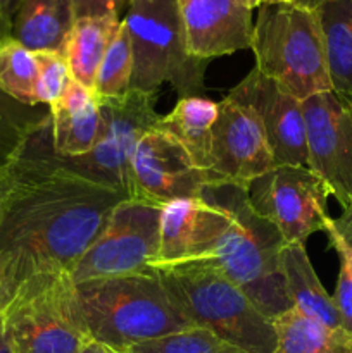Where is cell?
<instances>
[{
  "mask_svg": "<svg viewBox=\"0 0 352 353\" xmlns=\"http://www.w3.org/2000/svg\"><path fill=\"white\" fill-rule=\"evenodd\" d=\"M28 172L12 171L0 219V290L3 305L26 279L69 274L128 199L107 183L55 161L37 162Z\"/></svg>",
  "mask_w": 352,
  "mask_h": 353,
  "instance_id": "6da1fadb",
  "label": "cell"
},
{
  "mask_svg": "<svg viewBox=\"0 0 352 353\" xmlns=\"http://www.w3.org/2000/svg\"><path fill=\"white\" fill-rule=\"evenodd\" d=\"M75 299L90 340L123 353L193 327L155 271L78 283Z\"/></svg>",
  "mask_w": 352,
  "mask_h": 353,
  "instance_id": "7a4b0ae2",
  "label": "cell"
},
{
  "mask_svg": "<svg viewBox=\"0 0 352 353\" xmlns=\"http://www.w3.org/2000/svg\"><path fill=\"white\" fill-rule=\"evenodd\" d=\"M202 196L214 200L230 212V224L207 261L240 286L271 321L292 309L280 271V254L285 240L268 219L255 212L247 188L206 186Z\"/></svg>",
  "mask_w": 352,
  "mask_h": 353,
  "instance_id": "3957f363",
  "label": "cell"
},
{
  "mask_svg": "<svg viewBox=\"0 0 352 353\" xmlns=\"http://www.w3.org/2000/svg\"><path fill=\"white\" fill-rule=\"evenodd\" d=\"M169 296L193 327H204L245 353H273L275 323L207 259L154 265Z\"/></svg>",
  "mask_w": 352,
  "mask_h": 353,
  "instance_id": "277c9868",
  "label": "cell"
},
{
  "mask_svg": "<svg viewBox=\"0 0 352 353\" xmlns=\"http://www.w3.org/2000/svg\"><path fill=\"white\" fill-rule=\"evenodd\" d=\"M251 48L255 71L302 102L333 90L317 10L262 3Z\"/></svg>",
  "mask_w": 352,
  "mask_h": 353,
  "instance_id": "5b68a950",
  "label": "cell"
},
{
  "mask_svg": "<svg viewBox=\"0 0 352 353\" xmlns=\"http://www.w3.org/2000/svg\"><path fill=\"white\" fill-rule=\"evenodd\" d=\"M123 24L133 50L131 90L155 93L171 83L182 99L202 90L206 62L186 50L178 0H131Z\"/></svg>",
  "mask_w": 352,
  "mask_h": 353,
  "instance_id": "8992f818",
  "label": "cell"
},
{
  "mask_svg": "<svg viewBox=\"0 0 352 353\" xmlns=\"http://www.w3.org/2000/svg\"><path fill=\"white\" fill-rule=\"evenodd\" d=\"M0 312L12 353H79L90 341L69 274L26 279Z\"/></svg>",
  "mask_w": 352,
  "mask_h": 353,
  "instance_id": "52a82bcc",
  "label": "cell"
},
{
  "mask_svg": "<svg viewBox=\"0 0 352 353\" xmlns=\"http://www.w3.org/2000/svg\"><path fill=\"white\" fill-rule=\"evenodd\" d=\"M161 205L124 199L69 272L72 285L152 271L161 247Z\"/></svg>",
  "mask_w": 352,
  "mask_h": 353,
  "instance_id": "ba28073f",
  "label": "cell"
},
{
  "mask_svg": "<svg viewBox=\"0 0 352 353\" xmlns=\"http://www.w3.org/2000/svg\"><path fill=\"white\" fill-rule=\"evenodd\" d=\"M102 117L100 137L92 152L81 157L61 159L66 168L107 183L130 199L131 174L130 164L140 138L157 126L159 116L154 109L155 93L130 90L116 99H99ZM54 154V152H52Z\"/></svg>",
  "mask_w": 352,
  "mask_h": 353,
  "instance_id": "9c48e42d",
  "label": "cell"
},
{
  "mask_svg": "<svg viewBox=\"0 0 352 353\" xmlns=\"http://www.w3.org/2000/svg\"><path fill=\"white\" fill-rule=\"evenodd\" d=\"M255 212L280 231L285 243H306L316 231L326 230V185L306 165H276L248 186Z\"/></svg>",
  "mask_w": 352,
  "mask_h": 353,
  "instance_id": "30bf717a",
  "label": "cell"
},
{
  "mask_svg": "<svg viewBox=\"0 0 352 353\" xmlns=\"http://www.w3.org/2000/svg\"><path fill=\"white\" fill-rule=\"evenodd\" d=\"M307 168L344 210L352 209V99L324 92L302 102Z\"/></svg>",
  "mask_w": 352,
  "mask_h": 353,
  "instance_id": "8fae6325",
  "label": "cell"
},
{
  "mask_svg": "<svg viewBox=\"0 0 352 353\" xmlns=\"http://www.w3.org/2000/svg\"><path fill=\"white\" fill-rule=\"evenodd\" d=\"M219 103L213 130V168L207 186L233 185L247 188L275 168L262 124L254 110L226 95Z\"/></svg>",
  "mask_w": 352,
  "mask_h": 353,
  "instance_id": "7c38bea8",
  "label": "cell"
},
{
  "mask_svg": "<svg viewBox=\"0 0 352 353\" xmlns=\"http://www.w3.org/2000/svg\"><path fill=\"white\" fill-rule=\"evenodd\" d=\"M130 199L166 205L173 200L202 196L207 179L173 138L157 126L138 141L130 164Z\"/></svg>",
  "mask_w": 352,
  "mask_h": 353,
  "instance_id": "4fadbf2b",
  "label": "cell"
},
{
  "mask_svg": "<svg viewBox=\"0 0 352 353\" xmlns=\"http://www.w3.org/2000/svg\"><path fill=\"white\" fill-rule=\"evenodd\" d=\"M259 117L276 165H306L307 140L302 100L252 69L230 93Z\"/></svg>",
  "mask_w": 352,
  "mask_h": 353,
  "instance_id": "5bb4252c",
  "label": "cell"
},
{
  "mask_svg": "<svg viewBox=\"0 0 352 353\" xmlns=\"http://www.w3.org/2000/svg\"><path fill=\"white\" fill-rule=\"evenodd\" d=\"M228 224L230 212L207 196L179 199L166 203L161 209L159 261L154 265L207 259Z\"/></svg>",
  "mask_w": 352,
  "mask_h": 353,
  "instance_id": "9a60e30c",
  "label": "cell"
},
{
  "mask_svg": "<svg viewBox=\"0 0 352 353\" xmlns=\"http://www.w3.org/2000/svg\"><path fill=\"white\" fill-rule=\"evenodd\" d=\"M178 6L192 57L207 62L251 48L252 9L240 0H178Z\"/></svg>",
  "mask_w": 352,
  "mask_h": 353,
  "instance_id": "2e32d148",
  "label": "cell"
},
{
  "mask_svg": "<svg viewBox=\"0 0 352 353\" xmlns=\"http://www.w3.org/2000/svg\"><path fill=\"white\" fill-rule=\"evenodd\" d=\"M102 117L92 90L72 79L64 97L50 107V141L55 157L75 159L92 152L100 137Z\"/></svg>",
  "mask_w": 352,
  "mask_h": 353,
  "instance_id": "e0dca14e",
  "label": "cell"
},
{
  "mask_svg": "<svg viewBox=\"0 0 352 353\" xmlns=\"http://www.w3.org/2000/svg\"><path fill=\"white\" fill-rule=\"evenodd\" d=\"M280 271L292 309L328 330H342L333 299L321 285L304 243H285L280 254Z\"/></svg>",
  "mask_w": 352,
  "mask_h": 353,
  "instance_id": "ac0fdd59",
  "label": "cell"
},
{
  "mask_svg": "<svg viewBox=\"0 0 352 353\" xmlns=\"http://www.w3.org/2000/svg\"><path fill=\"white\" fill-rule=\"evenodd\" d=\"M219 103L204 97H183L175 109L161 116L157 128L185 150L192 164L209 176L213 168V130ZM209 185V183H207Z\"/></svg>",
  "mask_w": 352,
  "mask_h": 353,
  "instance_id": "d6986e66",
  "label": "cell"
},
{
  "mask_svg": "<svg viewBox=\"0 0 352 353\" xmlns=\"http://www.w3.org/2000/svg\"><path fill=\"white\" fill-rule=\"evenodd\" d=\"M72 24L71 0H17L9 37L31 52L64 54Z\"/></svg>",
  "mask_w": 352,
  "mask_h": 353,
  "instance_id": "ffe728a7",
  "label": "cell"
},
{
  "mask_svg": "<svg viewBox=\"0 0 352 353\" xmlns=\"http://www.w3.org/2000/svg\"><path fill=\"white\" fill-rule=\"evenodd\" d=\"M119 26L121 21L114 17L75 19L66 41L64 54L76 83L93 92L97 72Z\"/></svg>",
  "mask_w": 352,
  "mask_h": 353,
  "instance_id": "44dd1931",
  "label": "cell"
},
{
  "mask_svg": "<svg viewBox=\"0 0 352 353\" xmlns=\"http://www.w3.org/2000/svg\"><path fill=\"white\" fill-rule=\"evenodd\" d=\"M317 16L333 92L352 95V0H328Z\"/></svg>",
  "mask_w": 352,
  "mask_h": 353,
  "instance_id": "7402d4cb",
  "label": "cell"
},
{
  "mask_svg": "<svg viewBox=\"0 0 352 353\" xmlns=\"http://www.w3.org/2000/svg\"><path fill=\"white\" fill-rule=\"evenodd\" d=\"M273 353H352V340L342 330H328L290 309L276 317Z\"/></svg>",
  "mask_w": 352,
  "mask_h": 353,
  "instance_id": "603a6c76",
  "label": "cell"
},
{
  "mask_svg": "<svg viewBox=\"0 0 352 353\" xmlns=\"http://www.w3.org/2000/svg\"><path fill=\"white\" fill-rule=\"evenodd\" d=\"M38 65L35 52L12 37H0V90L19 102L35 105Z\"/></svg>",
  "mask_w": 352,
  "mask_h": 353,
  "instance_id": "cb8c5ba5",
  "label": "cell"
},
{
  "mask_svg": "<svg viewBox=\"0 0 352 353\" xmlns=\"http://www.w3.org/2000/svg\"><path fill=\"white\" fill-rule=\"evenodd\" d=\"M131 78H133V50L126 28L121 21L119 30L114 34L97 72L93 93L99 99L123 97L131 90Z\"/></svg>",
  "mask_w": 352,
  "mask_h": 353,
  "instance_id": "d4e9b609",
  "label": "cell"
},
{
  "mask_svg": "<svg viewBox=\"0 0 352 353\" xmlns=\"http://www.w3.org/2000/svg\"><path fill=\"white\" fill-rule=\"evenodd\" d=\"M126 353H245L204 327H190L164 338L135 345Z\"/></svg>",
  "mask_w": 352,
  "mask_h": 353,
  "instance_id": "484cf974",
  "label": "cell"
},
{
  "mask_svg": "<svg viewBox=\"0 0 352 353\" xmlns=\"http://www.w3.org/2000/svg\"><path fill=\"white\" fill-rule=\"evenodd\" d=\"M324 233L330 238L331 247L335 248L338 261H340L337 286H335V293L331 295V299H333L337 312L340 316L342 330L352 340V245L338 233L333 219L328 223Z\"/></svg>",
  "mask_w": 352,
  "mask_h": 353,
  "instance_id": "4316f807",
  "label": "cell"
},
{
  "mask_svg": "<svg viewBox=\"0 0 352 353\" xmlns=\"http://www.w3.org/2000/svg\"><path fill=\"white\" fill-rule=\"evenodd\" d=\"M38 65L37 100L52 107L64 97L72 81L68 59L62 52H35Z\"/></svg>",
  "mask_w": 352,
  "mask_h": 353,
  "instance_id": "83f0119b",
  "label": "cell"
},
{
  "mask_svg": "<svg viewBox=\"0 0 352 353\" xmlns=\"http://www.w3.org/2000/svg\"><path fill=\"white\" fill-rule=\"evenodd\" d=\"M75 19L79 17H114L123 21L131 0H71Z\"/></svg>",
  "mask_w": 352,
  "mask_h": 353,
  "instance_id": "f1b7e54d",
  "label": "cell"
},
{
  "mask_svg": "<svg viewBox=\"0 0 352 353\" xmlns=\"http://www.w3.org/2000/svg\"><path fill=\"white\" fill-rule=\"evenodd\" d=\"M16 3L17 0H0V31H2V37L10 34V21H12Z\"/></svg>",
  "mask_w": 352,
  "mask_h": 353,
  "instance_id": "f546056e",
  "label": "cell"
},
{
  "mask_svg": "<svg viewBox=\"0 0 352 353\" xmlns=\"http://www.w3.org/2000/svg\"><path fill=\"white\" fill-rule=\"evenodd\" d=\"M328 0H262V3H275V6H292L299 7V9L313 10L316 12L323 3H326ZM261 3V6H262Z\"/></svg>",
  "mask_w": 352,
  "mask_h": 353,
  "instance_id": "4dcf8cb0",
  "label": "cell"
},
{
  "mask_svg": "<svg viewBox=\"0 0 352 353\" xmlns=\"http://www.w3.org/2000/svg\"><path fill=\"white\" fill-rule=\"evenodd\" d=\"M349 97L352 99V95H349ZM333 223H335V228L338 230V233H340L342 236H344L345 240L352 245V209L344 210L338 219H333Z\"/></svg>",
  "mask_w": 352,
  "mask_h": 353,
  "instance_id": "1f68e13d",
  "label": "cell"
},
{
  "mask_svg": "<svg viewBox=\"0 0 352 353\" xmlns=\"http://www.w3.org/2000/svg\"><path fill=\"white\" fill-rule=\"evenodd\" d=\"M10 181H12V171H10V169H0V210L6 205Z\"/></svg>",
  "mask_w": 352,
  "mask_h": 353,
  "instance_id": "d6a6232c",
  "label": "cell"
},
{
  "mask_svg": "<svg viewBox=\"0 0 352 353\" xmlns=\"http://www.w3.org/2000/svg\"><path fill=\"white\" fill-rule=\"evenodd\" d=\"M79 353H123V352H117V350H114V348L107 347V345L90 340L88 343L81 348V352Z\"/></svg>",
  "mask_w": 352,
  "mask_h": 353,
  "instance_id": "836d02e7",
  "label": "cell"
},
{
  "mask_svg": "<svg viewBox=\"0 0 352 353\" xmlns=\"http://www.w3.org/2000/svg\"><path fill=\"white\" fill-rule=\"evenodd\" d=\"M0 353H12L9 343H7L6 333H3V321H2V312H0Z\"/></svg>",
  "mask_w": 352,
  "mask_h": 353,
  "instance_id": "e575fe53",
  "label": "cell"
},
{
  "mask_svg": "<svg viewBox=\"0 0 352 353\" xmlns=\"http://www.w3.org/2000/svg\"><path fill=\"white\" fill-rule=\"evenodd\" d=\"M242 3H244V6H247L248 9H255V7H261V3H262V0H240Z\"/></svg>",
  "mask_w": 352,
  "mask_h": 353,
  "instance_id": "d590c367",
  "label": "cell"
},
{
  "mask_svg": "<svg viewBox=\"0 0 352 353\" xmlns=\"http://www.w3.org/2000/svg\"><path fill=\"white\" fill-rule=\"evenodd\" d=\"M0 310H2V296H0Z\"/></svg>",
  "mask_w": 352,
  "mask_h": 353,
  "instance_id": "8d00e7d4",
  "label": "cell"
},
{
  "mask_svg": "<svg viewBox=\"0 0 352 353\" xmlns=\"http://www.w3.org/2000/svg\"><path fill=\"white\" fill-rule=\"evenodd\" d=\"M3 207H6V205H3ZM2 212H3V209H2V210H0V219H2Z\"/></svg>",
  "mask_w": 352,
  "mask_h": 353,
  "instance_id": "74e56055",
  "label": "cell"
}]
</instances>
